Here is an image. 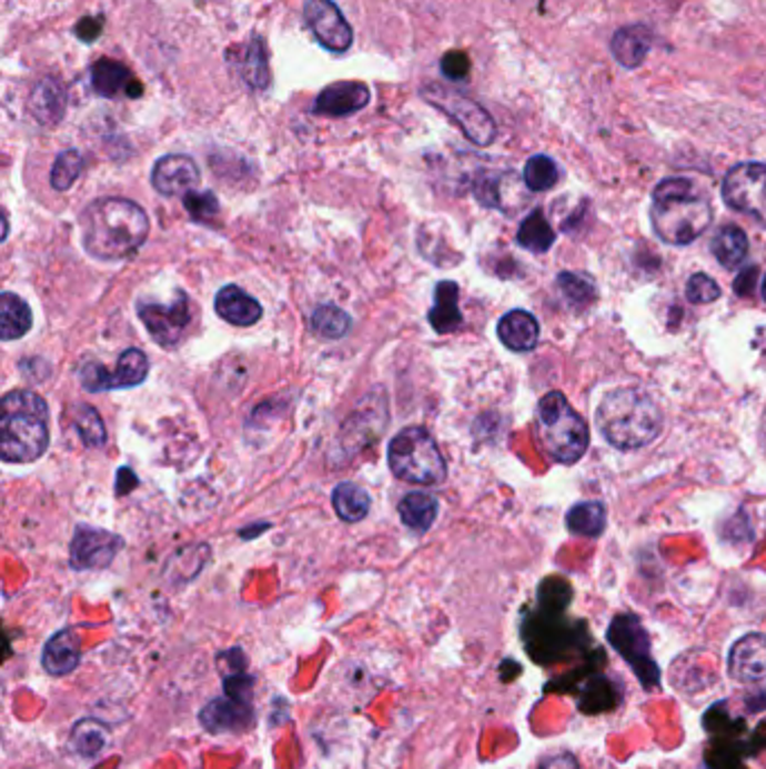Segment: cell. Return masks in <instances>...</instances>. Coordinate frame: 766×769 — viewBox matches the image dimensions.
I'll return each mask as SVG.
<instances>
[{
  "label": "cell",
  "instance_id": "52a82bcc",
  "mask_svg": "<svg viewBox=\"0 0 766 769\" xmlns=\"http://www.w3.org/2000/svg\"><path fill=\"white\" fill-rule=\"evenodd\" d=\"M423 98L432 107L443 111L447 118H452L461 127L465 138L472 140L474 144L488 147L497 138V127H495V120L491 118V113L478 107L476 102L467 100L465 94L447 90L439 83H432V86L423 88Z\"/></svg>",
  "mask_w": 766,
  "mask_h": 769
},
{
  "label": "cell",
  "instance_id": "d4e9b609",
  "mask_svg": "<svg viewBox=\"0 0 766 769\" xmlns=\"http://www.w3.org/2000/svg\"><path fill=\"white\" fill-rule=\"evenodd\" d=\"M32 329V309L17 293L0 298V338L6 342L23 338Z\"/></svg>",
  "mask_w": 766,
  "mask_h": 769
},
{
  "label": "cell",
  "instance_id": "e575fe53",
  "mask_svg": "<svg viewBox=\"0 0 766 769\" xmlns=\"http://www.w3.org/2000/svg\"><path fill=\"white\" fill-rule=\"evenodd\" d=\"M557 286L562 296L573 304V307H589L596 300V286L592 279L583 277V274H573V272H562L557 277Z\"/></svg>",
  "mask_w": 766,
  "mask_h": 769
},
{
  "label": "cell",
  "instance_id": "d6a6232c",
  "mask_svg": "<svg viewBox=\"0 0 766 769\" xmlns=\"http://www.w3.org/2000/svg\"><path fill=\"white\" fill-rule=\"evenodd\" d=\"M72 745L81 756H98L107 745V729L92 718L79 720L72 727Z\"/></svg>",
  "mask_w": 766,
  "mask_h": 769
},
{
  "label": "cell",
  "instance_id": "f35d334b",
  "mask_svg": "<svg viewBox=\"0 0 766 769\" xmlns=\"http://www.w3.org/2000/svg\"><path fill=\"white\" fill-rule=\"evenodd\" d=\"M722 296V288L719 283L704 274V272H697L688 279V286H686V298L693 302V304H710L715 300H719Z\"/></svg>",
  "mask_w": 766,
  "mask_h": 769
},
{
  "label": "cell",
  "instance_id": "2e32d148",
  "mask_svg": "<svg viewBox=\"0 0 766 769\" xmlns=\"http://www.w3.org/2000/svg\"><path fill=\"white\" fill-rule=\"evenodd\" d=\"M371 100V92L360 81H340L324 88L313 107L315 116H329V118H346L357 111H362Z\"/></svg>",
  "mask_w": 766,
  "mask_h": 769
},
{
  "label": "cell",
  "instance_id": "7c38bea8",
  "mask_svg": "<svg viewBox=\"0 0 766 769\" xmlns=\"http://www.w3.org/2000/svg\"><path fill=\"white\" fill-rule=\"evenodd\" d=\"M304 17L318 41L331 52H346L353 43V30L333 0H309Z\"/></svg>",
  "mask_w": 766,
  "mask_h": 769
},
{
  "label": "cell",
  "instance_id": "7a4b0ae2",
  "mask_svg": "<svg viewBox=\"0 0 766 769\" xmlns=\"http://www.w3.org/2000/svg\"><path fill=\"white\" fill-rule=\"evenodd\" d=\"M652 226L661 241L669 246H688L699 239L710 221L713 208L693 180L665 178L654 189Z\"/></svg>",
  "mask_w": 766,
  "mask_h": 769
},
{
  "label": "cell",
  "instance_id": "7402d4cb",
  "mask_svg": "<svg viewBox=\"0 0 766 769\" xmlns=\"http://www.w3.org/2000/svg\"><path fill=\"white\" fill-rule=\"evenodd\" d=\"M497 336L511 351H531L540 340V324L528 311H511L500 320Z\"/></svg>",
  "mask_w": 766,
  "mask_h": 769
},
{
  "label": "cell",
  "instance_id": "8992f818",
  "mask_svg": "<svg viewBox=\"0 0 766 769\" xmlns=\"http://www.w3.org/2000/svg\"><path fill=\"white\" fill-rule=\"evenodd\" d=\"M387 459L392 472L410 485L434 487L441 485L447 475L445 459L434 437L421 426H410L401 430L396 439H392L390 443Z\"/></svg>",
  "mask_w": 766,
  "mask_h": 769
},
{
  "label": "cell",
  "instance_id": "4fadbf2b",
  "mask_svg": "<svg viewBox=\"0 0 766 769\" xmlns=\"http://www.w3.org/2000/svg\"><path fill=\"white\" fill-rule=\"evenodd\" d=\"M140 320L149 329L151 338L162 347H173L191 322V309L184 293L171 304H140Z\"/></svg>",
  "mask_w": 766,
  "mask_h": 769
},
{
  "label": "cell",
  "instance_id": "836d02e7",
  "mask_svg": "<svg viewBox=\"0 0 766 769\" xmlns=\"http://www.w3.org/2000/svg\"><path fill=\"white\" fill-rule=\"evenodd\" d=\"M74 428L81 435L83 443L90 448H100L107 443V428L98 410L90 406H77L74 408Z\"/></svg>",
  "mask_w": 766,
  "mask_h": 769
},
{
  "label": "cell",
  "instance_id": "f1b7e54d",
  "mask_svg": "<svg viewBox=\"0 0 766 769\" xmlns=\"http://www.w3.org/2000/svg\"><path fill=\"white\" fill-rule=\"evenodd\" d=\"M713 254L724 268H737L744 263L748 254V239L746 232L737 226H726L719 230V234L713 241Z\"/></svg>",
  "mask_w": 766,
  "mask_h": 769
},
{
  "label": "cell",
  "instance_id": "277c9868",
  "mask_svg": "<svg viewBox=\"0 0 766 769\" xmlns=\"http://www.w3.org/2000/svg\"><path fill=\"white\" fill-rule=\"evenodd\" d=\"M46 401L28 390L6 395L0 415V455L10 463H32L50 446Z\"/></svg>",
  "mask_w": 766,
  "mask_h": 769
},
{
  "label": "cell",
  "instance_id": "ee69618b",
  "mask_svg": "<svg viewBox=\"0 0 766 769\" xmlns=\"http://www.w3.org/2000/svg\"><path fill=\"white\" fill-rule=\"evenodd\" d=\"M762 296H764V300H766V277H764V281H762Z\"/></svg>",
  "mask_w": 766,
  "mask_h": 769
},
{
  "label": "cell",
  "instance_id": "8fae6325",
  "mask_svg": "<svg viewBox=\"0 0 766 769\" xmlns=\"http://www.w3.org/2000/svg\"><path fill=\"white\" fill-rule=\"evenodd\" d=\"M122 549V538L94 527H77L70 542V565L74 569H102Z\"/></svg>",
  "mask_w": 766,
  "mask_h": 769
},
{
  "label": "cell",
  "instance_id": "cb8c5ba5",
  "mask_svg": "<svg viewBox=\"0 0 766 769\" xmlns=\"http://www.w3.org/2000/svg\"><path fill=\"white\" fill-rule=\"evenodd\" d=\"M430 324L439 333H452L463 324V316L458 311V286L454 281H441L436 286Z\"/></svg>",
  "mask_w": 766,
  "mask_h": 769
},
{
  "label": "cell",
  "instance_id": "d6986e66",
  "mask_svg": "<svg viewBox=\"0 0 766 769\" xmlns=\"http://www.w3.org/2000/svg\"><path fill=\"white\" fill-rule=\"evenodd\" d=\"M92 88L98 90L102 98H118V94L127 92L131 98H140V83L133 79L131 70L113 59H100L90 68Z\"/></svg>",
  "mask_w": 766,
  "mask_h": 769
},
{
  "label": "cell",
  "instance_id": "4316f807",
  "mask_svg": "<svg viewBox=\"0 0 766 769\" xmlns=\"http://www.w3.org/2000/svg\"><path fill=\"white\" fill-rule=\"evenodd\" d=\"M399 513L405 527L425 533L439 516V500L427 493H410L403 498Z\"/></svg>",
  "mask_w": 766,
  "mask_h": 769
},
{
  "label": "cell",
  "instance_id": "5bb4252c",
  "mask_svg": "<svg viewBox=\"0 0 766 769\" xmlns=\"http://www.w3.org/2000/svg\"><path fill=\"white\" fill-rule=\"evenodd\" d=\"M151 182L162 197H187L201 182V171L189 156L171 153L155 162Z\"/></svg>",
  "mask_w": 766,
  "mask_h": 769
},
{
  "label": "cell",
  "instance_id": "ac0fdd59",
  "mask_svg": "<svg viewBox=\"0 0 766 769\" xmlns=\"http://www.w3.org/2000/svg\"><path fill=\"white\" fill-rule=\"evenodd\" d=\"M65 86L59 77H46L41 79L30 94V113L37 122H41L43 127H52L59 124L63 113H65Z\"/></svg>",
  "mask_w": 766,
  "mask_h": 769
},
{
  "label": "cell",
  "instance_id": "9c48e42d",
  "mask_svg": "<svg viewBox=\"0 0 766 769\" xmlns=\"http://www.w3.org/2000/svg\"><path fill=\"white\" fill-rule=\"evenodd\" d=\"M607 639L614 646V650L632 666L634 676L643 682L645 689L658 685L661 672L652 659L649 637L636 617L618 615L607 630Z\"/></svg>",
  "mask_w": 766,
  "mask_h": 769
},
{
  "label": "cell",
  "instance_id": "44dd1931",
  "mask_svg": "<svg viewBox=\"0 0 766 769\" xmlns=\"http://www.w3.org/2000/svg\"><path fill=\"white\" fill-rule=\"evenodd\" d=\"M81 659V641L74 630H61L43 648V668L50 676H68Z\"/></svg>",
  "mask_w": 766,
  "mask_h": 769
},
{
  "label": "cell",
  "instance_id": "f546056e",
  "mask_svg": "<svg viewBox=\"0 0 766 769\" xmlns=\"http://www.w3.org/2000/svg\"><path fill=\"white\" fill-rule=\"evenodd\" d=\"M605 522H607V513H605V507L601 502L576 505L566 516V527L571 529V533H576V536L596 538L603 533Z\"/></svg>",
  "mask_w": 766,
  "mask_h": 769
},
{
  "label": "cell",
  "instance_id": "603a6c76",
  "mask_svg": "<svg viewBox=\"0 0 766 769\" xmlns=\"http://www.w3.org/2000/svg\"><path fill=\"white\" fill-rule=\"evenodd\" d=\"M649 46H652V32L643 26L621 28L612 39L614 59L627 70H634L645 61Z\"/></svg>",
  "mask_w": 766,
  "mask_h": 769
},
{
  "label": "cell",
  "instance_id": "83f0119b",
  "mask_svg": "<svg viewBox=\"0 0 766 769\" xmlns=\"http://www.w3.org/2000/svg\"><path fill=\"white\" fill-rule=\"evenodd\" d=\"M333 509L344 522H360L369 516L371 498L353 482H342L333 491Z\"/></svg>",
  "mask_w": 766,
  "mask_h": 769
},
{
  "label": "cell",
  "instance_id": "9a60e30c",
  "mask_svg": "<svg viewBox=\"0 0 766 769\" xmlns=\"http://www.w3.org/2000/svg\"><path fill=\"white\" fill-rule=\"evenodd\" d=\"M728 676L737 682H757L766 678V637L744 635L728 652Z\"/></svg>",
  "mask_w": 766,
  "mask_h": 769
},
{
  "label": "cell",
  "instance_id": "5b68a950",
  "mask_svg": "<svg viewBox=\"0 0 766 769\" xmlns=\"http://www.w3.org/2000/svg\"><path fill=\"white\" fill-rule=\"evenodd\" d=\"M537 426L546 452L560 463H576L589 448V428L562 392H548L537 406Z\"/></svg>",
  "mask_w": 766,
  "mask_h": 769
},
{
  "label": "cell",
  "instance_id": "ab89813d",
  "mask_svg": "<svg viewBox=\"0 0 766 769\" xmlns=\"http://www.w3.org/2000/svg\"><path fill=\"white\" fill-rule=\"evenodd\" d=\"M441 70L447 79H454V81H461L470 74V57L465 52H447L443 59H441Z\"/></svg>",
  "mask_w": 766,
  "mask_h": 769
},
{
  "label": "cell",
  "instance_id": "7bdbcfd3",
  "mask_svg": "<svg viewBox=\"0 0 766 769\" xmlns=\"http://www.w3.org/2000/svg\"><path fill=\"white\" fill-rule=\"evenodd\" d=\"M755 274H757V268H748V272H742L735 281V291L742 296L744 293V286H746V296L753 291V281H755Z\"/></svg>",
  "mask_w": 766,
  "mask_h": 769
},
{
  "label": "cell",
  "instance_id": "e0dca14e",
  "mask_svg": "<svg viewBox=\"0 0 766 769\" xmlns=\"http://www.w3.org/2000/svg\"><path fill=\"white\" fill-rule=\"evenodd\" d=\"M252 705L232 696L223 700H212L201 711V725L212 733H241L252 725Z\"/></svg>",
  "mask_w": 766,
  "mask_h": 769
},
{
  "label": "cell",
  "instance_id": "ffe728a7",
  "mask_svg": "<svg viewBox=\"0 0 766 769\" xmlns=\"http://www.w3.org/2000/svg\"><path fill=\"white\" fill-rule=\"evenodd\" d=\"M214 309L225 322H230L234 327H252L263 316L261 304L239 286L221 288L216 300H214Z\"/></svg>",
  "mask_w": 766,
  "mask_h": 769
},
{
  "label": "cell",
  "instance_id": "484cf974",
  "mask_svg": "<svg viewBox=\"0 0 766 769\" xmlns=\"http://www.w3.org/2000/svg\"><path fill=\"white\" fill-rule=\"evenodd\" d=\"M239 72L245 83L254 90H265L270 86V68H268V50L261 37H252L239 59Z\"/></svg>",
  "mask_w": 766,
  "mask_h": 769
},
{
  "label": "cell",
  "instance_id": "60d3db41",
  "mask_svg": "<svg viewBox=\"0 0 766 769\" xmlns=\"http://www.w3.org/2000/svg\"><path fill=\"white\" fill-rule=\"evenodd\" d=\"M102 30H104V19H100V17H85V19H81V21L77 23V28H74L77 37H79L81 41H85V43H90V41H94V39H100Z\"/></svg>",
  "mask_w": 766,
  "mask_h": 769
},
{
  "label": "cell",
  "instance_id": "ba28073f",
  "mask_svg": "<svg viewBox=\"0 0 766 769\" xmlns=\"http://www.w3.org/2000/svg\"><path fill=\"white\" fill-rule=\"evenodd\" d=\"M722 197L735 212L766 228V164L744 162L733 167L724 178Z\"/></svg>",
  "mask_w": 766,
  "mask_h": 769
},
{
  "label": "cell",
  "instance_id": "1f68e13d",
  "mask_svg": "<svg viewBox=\"0 0 766 769\" xmlns=\"http://www.w3.org/2000/svg\"><path fill=\"white\" fill-rule=\"evenodd\" d=\"M311 329L315 331V336H320L324 340H340L349 333L351 318L342 309H337L333 304H324L313 313Z\"/></svg>",
  "mask_w": 766,
  "mask_h": 769
},
{
  "label": "cell",
  "instance_id": "30bf717a",
  "mask_svg": "<svg viewBox=\"0 0 766 769\" xmlns=\"http://www.w3.org/2000/svg\"><path fill=\"white\" fill-rule=\"evenodd\" d=\"M149 373V358L147 353H142L140 349H127L120 360H118V369L111 373L107 371L102 364L92 362V364H83V369L79 371L81 384L92 392H107V390H127V388H138V384L147 378Z\"/></svg>",
  "mask_w": 766,
  "mask_h": 769
},
{
  "label": "cell",
  "instance_id": "d590c367",
  "mask_svg": "<svg viewBox=\"0 0 766 769\" xmlns=\"http://www.w3.org/2000/svg\"><path fill=\"white\" fill-rule=\"evenodd\" d=\"M560 180V169L548 156H533L524 167V182L531 191H546Z\"/></svg>",
  "mask_w": 766,
  "mask_h": 769
},
{
  "label": "cell",
  "instance_id": "3957f363",
  "mask_svg": "<svg viewBox=\"0 0 766 769\" xmlns=\"http://www.w3.org/2000/svg\"><path fill=\"white\" fill-rule=\"evenodd\" d=\"M596 421L603 437L618 450L645 448L663 428L661 408L638 388H618L605 395Z\"/></svg>",
  "mask_w": 766,
  "mask_h": 769
},
{
  "label": "cell",
  "instance_id": "b9f144b4",
  "mask_svg": "<svg viewBox=\"0 0 766 769\" xmlns=\"http://www.w3.org/2000/svg\"><path fill=\"white\" fill-rule=\"evenodd\" d=\"M540 769H581V765L571 753H557V756L544 760Z\"/></svg>",
  "mask_w": 766,
  "mask_h": 769
},
{
  "label": "cell",
  "instance_id": "4dcf8cb0",
  "mask_svg": "<svg viewBox=\"0 0 766 769\" xmlns=\"http://www.w3.org/2000/svg\"><path fill=\"white\" fill-rule=\"evenodd\" d=\"M555 241V232L553 228L548 226L546 217L542 210H535L531 212L522 226H520V232H517V243L531 252H546Z\"/></svg>",
  "mask_w": 766,
  "mask_h": 769
},
{
  "label": "cell",
  "instance_id": "74e56055",
  "mask_svg": "<svg viewBox=\"0 0 766 769\" xmlns=\"http://www.w3.org/2000/svg\"><path fill=\"white\" fill-rule=\"evenodd\" d=\"M184 208L191 214V219L210 223L219 214V201L212 191H189L184 197Z\"/></svg>",
  "mask_w": 766,
  "mask_h": 769
},
{
  "label": "cell",
  "instance_id": "6da1fadb",
  "mask_svg": "<svg viewBox=\"0 0 766 769\" xmlns=\"http://www.w3.org/2000/svg\"><path fill=\"white\" fill-rule=\"evenodd\" d=\"M83 248L94 259L118 261L135 254L149 237L147 212L127 199H100L81 217Z\"/></svg>",
  "mask_w": 766,
  "mask_h": 769
},
{
  "label": "cell",
  "instance_id": "8d00e7d4",
  "mask_svg": "<svg viewBox=\"0 0 766 769\" xmlns=\"http://www.w3.org/2000/svg\"><path fill=\"white\" fill-rule=\"evenodd\" d=\"M83 171V158L79 151L74 149H68V151H61L54 160V167L50 171V184L57 189V191H65L70 189L77 178L81 176Z\"/></svg>",
  "mask_w": 766,
  "mask_h": 769
}]
</instances>
